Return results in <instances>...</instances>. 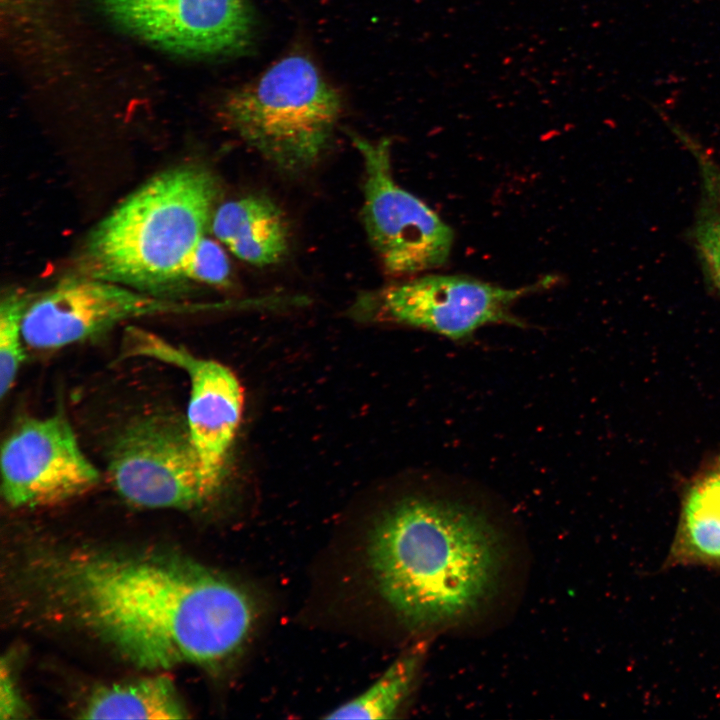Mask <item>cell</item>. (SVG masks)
Returning a JSON list of instances; mask_svg holds the SVG:
<instances>
[{"label": "cell", "mask_w": 720, "mask_h": 720, "mask_svg": "<svg viewBox=\"0 0 720 720\" xmlns=\"http://www.w3.org/2000/svg\"><path fill=\"white\" fill-rule=\"evenodd\" d=\"M666 566L720 568V456L705 464L684 490Z\"/></svg>", "instance_id": "13"}, {"label": "cell", "mask_w": 720, "mask_h": 720, "mask_svg": "<svg viewBox=\"0 0 720 720\" xmlns=\"http://www.w3.org/2000/svg\"><path fill=\"white\" fill-rule=\"evenodd\" d=\"M118 24L161 48L217 55L245 47L252 33L247 0H100Z\"/></svg>", "instance_id": "11"}, {"label": "cell", "mask_w": 720, "mask_h": 720, "mask_svg": "<svg viewBox=\"0 0 720 720\" xmlns=\"http://www.w3.org/2000/svg\"><path fill=\"white\" fill-rule=\"evenodd\" d=\"M219 193L216 176L200 164L154 175L90 231L76 274L171 298L187 282L186 265L210 228Z\"/></svg>", "instance_id": "3"}, {"label": "cell", "mask_w": 720, "mask_h": 720, "mask_svg": "<svg viewBox=\"0 0 720 720\" xmlns=\"http://www.w3.org/2000/svg\"><path fill=\"white\" fill-rule=\"evenodd\" d=\"M140 355L183 368L190 380L186 423L206 500L221 488L229 455L243 412V389L224 364L203 359L147 333L139 344Z\"/></svg>", "instance_id": "10"}, {"label": "cell", "mask_w": 720, "mask_h": 720, "mask_svg": "<svg viewBox=\"0 0 720 720\" xmlns=\"http://www.w3.org/2000/svg\"><path fill=\"white\" fill-rule=\"evenodd\" d=\"M421 653L414 649L394 661L364 692L335 708L326 719H389L409 696L420 667Z\"/></svg>", "instance_id": "16"}, {"label": "cell", "mask_w": 720, "mask_h": 720, "mask_svg": "<svg viewBox=\"0 0 720 720\" xmlns=\"http://www.w3.org/2000/svg\"><path fill=\"white\" fill-rule=\"evenodd\" d=\"M185 277L187 281L226 286L230 281V264L220 244L204 236L188 260Z\"/></svg>", "instance_id": "18"}, {"label": "cell", "mask_w": 720, "mask_h": 720, "mask_svg": "<svg viewBox=\"0 0 720 720\" xmlns=\"http://www.w3.org/2000/svg\"><path fill=\"white\" fill-rule=\"evenodd\" d=\"M21 696L8 661H1L0 668V717L13 719L23 712Z\"/></svg>", "instance_id": "19"}, {"label": "cell", "mask_w": 720, "mask_h": 720, "mask_svg": "<svg viewBox=\"0 0 720 720\" xmlns=\"http://www.w3.org/2000/svg\"><path fill=\"white\" fill-rule=\"evenodd\" d=\"M505 559L494 524L478 509L445 499L401 500L368 541L377 589L412 629L450 626L475 614L495 594Z\"/></svg>", "instance_id": "2"}, {"label": "cell", "mask_w": 720, "mask_h": 720, "mask_svg": "<svg viewBox=\"0 0 720 720\" xmlns=\"http://www.w3.org/2000/svg\"><path fill=\"white\" fill-rule=\"evenodd\" d=\"M364 166L362 220L385 272L411 276L444 265L454 233L441 217L392 173L390 142L351 136Z\"/></svg>", "instance_id": "5"}, {"label": "cell", "mask_w": 720, "mask_h": 720, "mask_svg": "<svg viewBox=\"0 0 720 720\" xmlns=\"http://www.w3.org/2000/svg\"><path fill=\"white\" fill-rule=\"evenodd\" d=\"M83 719H182L187 710L164 675L101 688L91 695Z\"/></svg>", "instance_id": "14"}, {"label": "cell", "mask_w": 720, "mask_h": 720, "mask_svg": "<svg viewBox=\"0 0 720 720\" xmlns=\"http://www.w3.org/2000/svg\"><path fill=\"white\" fill-rule=\"evenodd\" d=\"M676 135L694 158L700 176V198L692 240L706 280L720 297V165L692 136Z\"/></svg>", "instance_id": "15"}, {"label": "cell", "mask_w": 720, "mask_h": 720, "mask_svg": "<svg viewBox=\"0 0 720 720\" xmlns=\"http://www.w3.org/2000/svg\"><path fill=\"white\" fill-rule=\"evenodd\" d=\"M34 295L13 290L0 304V395L3 399L13 387L24 359L23 319Z\"/></svg>", "instance_id": "17"}, {"label": "cell", "mask_w": 720, "mask_h": 720, "mask_svg": "<svg viewBox=\"0 0 720 720\" xmlns=\"http://www.w3.org/2000/svg\"><path fill=\"white\" fill-rule=\"evenodd\" d=\"M45 576L83 627L145 669L225 665L257 619L244 587L187 560L73 553L54 559Z\"/></svg>", "instance_id": "1"}, {"label": "cell", "mask_w": 720, "mask_h": 720, "mask_svg": "<svg viewBox=\"0 0 720 720\" xmlns=\"http://www.w3.org/2000/svg\"><path fill=\"white\" fill-rule=\"evenodd\" d=\"M210 305L187 303L79 274L33 296L23 319L25 343L53 350L141 317L198 312Z\"/></svg>", "instance_id": "8"}, {"label": "cell", "mask_w": 720, "mask_h": 720, "mask_svg": "<svg viewBox=\"0 0 720 720\" xmlns=\"http://www.w3.org/2000/svg\"><path fill=\"white\" fill-rule=\"evenodd\" d=\"M341 109L337 90L310 58L298 53L233 90L223 105L233 131L286 173L306 171L320 160Z\"/></svg>", "instance_id": "4"}, {"label": "cell", "mask_w": 720, "mask_h": 720, "mask_svg": "<svg viewBox=\"0 0 720 720\" xmlns=\"http://www.w3.org/2000/svg\"><path fill=\"white\" fill-rule=\"evenodd\" d=\"M552 281L506 288L462 275H423L359 297L353 311L361 319L423 329L465 341L483 326L522 322L511 312L521 297Z\"/></svg>", "instance_id": "6"}, {"label": "cell", "mask_w": 720, "mask_h": 720, "mask_svg": "<svg viewBox=\"0 0 720 720\" xmlns=\"http://www.w3.org/2000/svg\"><path fill=\"white\" fill-rule=\"evenodd\" d=\"M1 490L13 507L54 504L95 486L100 475L62 415L29 418L1 446Z\"/></svg>", "instance_id": "9"}, {"label": "cell", "mask_w": 720, "mask_h": 720, "mask_svg": "<svg viewBox=\"0 0 720 720\" xmlns=\"http://www.w3.org/2000/svg\"><path fill=\"white\" fill-rule=\"evenodd\" d=\"M108 471L118 493L136 506L190 509L207 501L186 418L133 419L112 443Z\"/></svg>", "instance_id": "7"}, {"label": "cell", "mask_w": 720, "mask_h": 720, "mask_svg": "<svg viewBox=\"0 0 720 720\" xmlns=\"http://www.w3.org/2000/svg\"><path fill=\"white\" fill-rule=\"evenodd\" d=\"M210 230L237 258L255 266L279 262L288 250L289 231L279 207L262 195L219 205Z\"/></svg>", "instance_id": "12"}]
</instances>
